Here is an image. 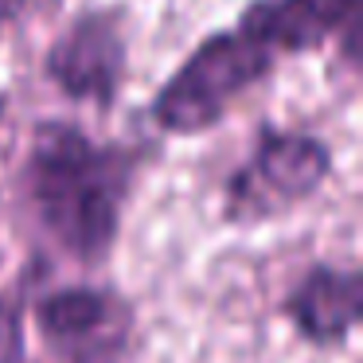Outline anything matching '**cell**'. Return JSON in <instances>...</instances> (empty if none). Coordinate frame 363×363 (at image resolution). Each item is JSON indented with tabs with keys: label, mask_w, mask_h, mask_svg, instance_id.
<instances>
[{
	"label": "cell",
	"mask_w": 363,
	"mask_h": 363,
	"mask_svg": "<svg viewBox=\"0 0 363 363\" xmlns=\"http://www.w3.org/2000/svg\"><path fill=\"white\" fill-rule=\"evenodd\" d=\"M137 157L74 125H40L28 157V199L43 230L79 262H102L121 230Z\"/></svg>",
	"instance_id": "cell-1"
},
{
	"label": "cell",
	"mask_w": 363,
	"mask_h": 363,
	"mask_svg": "<svg viewBox=\"0 0 363 363\" xmlns=\"http://www.w3.org/2000/svg\"><path fill=\"white\" fill-rule=\"evenodd\" d=\"M269 71H274V55L254 35H246L242 28L215 32L157 90V98H152V121L164 133H176V137L207 133Z\"/></svg>",
	"instance_id": "cell-2"
},
{
	"label": "cell",
	"mask_w": 363,
	"mask_h": 363,
	"mask_svg": "<svg viewBox=\"0 0 363 363\" xmlns=\"http://www.w3.org/2000/svg\"><path fill=\"white\" fill-rule=\"evenodd\" d=\"M332 172V152L324 141L308 133L262 129L250 160L227 180L223 215L238 227L285 215L289 207L305 203Z\"/></svg>",
	"instance_id": "cell-3"
},
{
	"label": "cell",
	"mask_w": 363,
	"mask_h": 363,
	"mask_svg": "<svg viewBox=\"0 0 363 363\" xmlns=\"http://www.w3.org/2000/svg\"><path fill=\"white\" fill-rule=\"evenodd\" d=\"M125 67V28H121V16L110 9L74 16L48 51V79L59 86V94L90 102L98 110H110L118 102Z\"/></svg>",
	"instance_id": "cell-4"
},
{
	"label": "cell",
	"mask_w": 363,
	"mask_h": 363,
	"mask_svg": "<svg viewBox=\"0 0 363 363\" xmlns=\"http://www.w3.org/2000/svg\"><path fill=\"white\" fill-rule=\"evenodd\" d=\"M35 324L59 355L74 363H110L129 328V308L113 293L71 285L35 305Z\"/></svg>",
	"instance_id": "cell-5"
},
{
	"label": "cell",
	"mask_w": 363,
	"mask_h": 363,
	"mask_svg": "<svg viewBox=\"0 0 363 363\" xmlns=\"http://www.w3.org/2000/svg\"><path fill=\"white\" fill-rule=\"evenodd\" d=\"M363 0H254L242 16V32L254 35L269 55L320 51L328 40H344L355 59Z\"/></svg>",
	"instance_id": "cell-6"
},
{
	"label": "cell",
	"mask_w": 363,
	"mask_h": 363,
	"mask_svg": "<svg viewBox=\"0 0 363 363\" xmlns=\"http://www.w3.org/2000/svg\"><path fill=\"white\" fill-rule=\"evenodd\" d=\"M363 285L355 266H313L285 297V316L316 347H336L359 324Z\"/></svg>",
	"instance_id": "cell-7"
},
{
	"label": "cell",
	"mask_w": 363,
	"mask_h": 363,
	"mask_svg": "<svg viewBox=\"0 0 363 363\" xmlns=\"http://www.w3.org/2000/svg\"><path fill=\"white\" fill-rule=\"evenodd\" d=\"M24 352V324L20 308L9 297H0V363H16Z\"/></svg>",
	"instance_id": "cell-8"
},
{
	"label": "cell",
	"mask_w": 363,
	"mask_h": 363,
	"mask_svg": "<svg viewBox=\"0 0 363 363\" xmlns=\"http://www.w3.org/2000/svg\"><path fill=\"white\" fill-rule=\"evenodd\" d=\"M24 9H28V0H0V32L16 24L24 16Z\"/></svg>",
	"instance_id": "cell-9"
}]
</instances>
